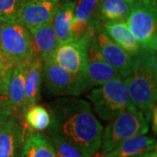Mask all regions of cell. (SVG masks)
Masks as SVG:
<instances>
[{"label": "cell", "instance_id": "1", "mask_svg": "<svg viewBox=\"0 0 157 157\" xmlns=\"http://www.w3.org/2000/svg\"><path fill=\"white\" fill-rule=\"evenodd\" d=\"M47 108L51 123L42 133L67 141L84 157H92L100 150L103 126L89 101L78 96L59 97L48 103Z\"/></svg>", "mask_w": 157, "mask_h": 157}, {"label": "cell", "instance_id": "2", "mask_svg": "<svg viewBox=\"0 0 157 157\" xmlns=\"http://www.w3.org/2000/svg\"><path fill=\"white\" fill-rule=\"evenodd\" d=\"M123 80L133 104L149 123L157 100L156 52L142 49L134 55L131 69Z\"/></svg>", "mask_w": 157, "mask_h": 157}, {"label": "cell", "instance_id": "3", "mask_svg": "<svg viewBox=\"0 0 157 157\" xmlns=\"http://www.w3.org/2000/svg\"><path fill=\"white\" fill-rule=\"evenodd\" d=\"M87 98L93 110L104 121H108L126 109L135 106L122 77L113 78L94 87Z\"/></svg>", "mask_w": 157, "mask_h": 157}, {"label": "cell", "instance_id": "4", "mask_svg": "<svg viewBox=\"0 0 157 157\" xmlns=\"http://www.w3.org/2000/svg\"><path fill=\"white\" fill-rule=\"evenodd\" d=\"M149 123L142 112L132 106L108 121L101 135L102 155L110 151L123 140L136 135H147Z\"/></svg>", "mask_w": 157, "mask_h": 157}, {"label": "cell", "instance_id": "5", "mask_svg": "<svg viewBox=\"0 0 157 157\" xmlns=\"http://www.w3.org/2000/svg\"><path fill=\"white\" fill-rule=\"evenodd\" d=\"M126 24L141 48L156 52L157 7L135 0L132 3Z\"/></svg>", "mask_w": 157, "mask_h": 157}, {"label": "cell", "instance_id": "6", "mask_svg": "<svg viewBox=\"0 0 157 157\" xmlns=\"http://www.w3.org/2000/svg\"><path fill=\"white\" fill-rule=\"evenodd\" d=\"M0 50L7 68L25 61L33 55L29 29L17 20L5 23L0 37Z\"/></svg>", "mask_w": 157, "mask_h": 157}, {"label": "cell", "instance_id": "7", "mask_svg": "<svg viewBox=\"0 0 157 157\" xmlns=\"http://www.w3.org/2000/svg\"><path fill=\"white\" fill-rule=\"evenodd\" d=\"M42 83L51 95L77 97L86 91L84 76L68 72L52 58L43 61Z\"/></svg>", "mask_w": 157, "mask_h": 157}, {"label": "cell", "instance_id": "8", "mask_svg": "<svg viewBox=\"0 0 157 157\" xmlns=\"http://www.w3.org/2000/svg\"><path fill=\"white\" fill-rule=\"evenodd\" d=\"M93 40L94 38L69 39L58 45L51 58L68 72L84 76L88 49Z\"/></svg>", "mask_w": 157, "mask_h": 157}, {"label": "cell", "instance_id": "9", "mask_svg": "<svg viewBox=\"0 0 157 157\" xmlns=\"http://www.w3.org/2000/svg\"><path fill=\"white\" fill-rule=\"evenodd\" d=\"M3 98H5L11 113L23 119L26 111L24 62L7 68L4 78Z\"/></svg>", "mask_w": 157, "mask_h": 157}, {"label": "cell", "instance_id": "10", "mask_svg": "<svg viewBox=\"0 0 157 157\" xmlns=\"http://www.w3.org/2000/svg\"><path fill=\"white\" fill-rule=\"evenodd\" d=\"M101 0H78L74 8L72 39L94 38L96 32L101 27L98 18V8Z\"/></svg>", "mask_w": 157, "mask_h": 157}, {"label": "cell", "instance_id": "11", "mask_svg": "<svg viewBox=\"0 0 157 157\" xmlns=\"http://www.w3.org/2000/svg\"><path fill=\"white\" fill-rule=\"evenodd\" d=\"M94 44L102 58L124 78L129 73L133 56L109 38L102 27L98 29L94 38Z\"/></svg>", "mask_w": 157, "mask_h": 157}, {"label": "cell", "instance_id": "12", "mask_svg": "<svg viewBox=\"0 0 157 157\" xmlns=\"http://www.w3.org/2000/svg\"><path fill=\"white\" fill-rule=\"evenodd\" d=\"M25 131L22 118L11 113L0 128V157H20Z\"/></svg>", "mask_w": 157, "mask_h": 157}, {"label": "cell", "instance_id": "13", "mask_svg": "<svg viewBox=\"0 0 157 157\" xmlns=\"http://www.w3.org/2000/svg\"><path fill=\"white\" fill-rule=\"evenodd\" d=\"M58 2L52 0H23L17 20L29 30L51 24Z\"/></svg>", "mask_w": 157, "mask_h": 157}, {"label": "cell", "instance_id": "14", "mask_svg": "<svg viewBox=\"0 0 157 157\" xmlns=\"http://www.w3.org/2000/svg\"><path fill=\"white\" fill-rule=\"evenodd\" d=\"M118 77H121V75L102 58L93 40L88 49L87 63L84 75L86 91Z\"/></svg>", "mask_w": 157, "mask_h": 157}, {"label": "cell", "instance_id": "15", "mask_svg": "<svg viewBox=\"0 0 157 157\" xmlns=\"http://www.w3.org/2000/svg\"><path fill=\"white\" fill-rule=\"evenodd\" d=\"M25 80L26 94V110L29 107L38 104L40 99L42 86L43 60L38 57L31 56L24 62Z\"/></svg>", "mask_w": 157, "mask_h": 157}, {"label": "cell", "instance_id": "16", "mask_svg": "<svg viewBox=\"0 0 157 157\" xmlns=\"http://www.w3.org/2000/svg\"><path fill=\"white\" fill-rule=\"evenodd\" d=\"M155 150V139L152 136L140 135L123 140L101 157H135Z\"/></svg>", "mask_w": 157, "mask_h": 157}, {"label": "cell", "instance_id": "17", "mask_svg": "<svg viewBox=\"0 0 157 157\" xmlns=\"http://www.w3.org/2000/svg\"><path fill=\"white\" fill-rule=\"evenodd\" d=\"M75 5L76 1L74 0H59L58 2L51 25L59 44L72 39L71 28Z\"/></svg>", "mask_w": 157, "mask_h": 157}, {"label": "cell", "instance_id": "18", "mask_svg": "<svg viewBox=\"0 0 157 157\" xmlns=\"http://www.w3.org/2000/svg\"><path fill=\"white\" fill-rule=\"evenodd\" d=\"M33 42V54L43 61L51 58L59 42L52 31L51 24L29 30Z\"/></svg>", "mask_w": 157, "mask_h": 157}, {"label": "cell", "instance_id": "19", "mask_svg": "<svg viewBox=\"0 0 157 157\" xmlns=\"http://www.w3.org/2000/svg\"><path fill=\"white\" fill-rule=\"evenodd\" d=\"M101 27L110 39L128 52L130 55L134 56L143 49L135 39L134 34L129 30L126 21L101 23Z\"/></svg>", "mask_w": 157, "mask_h": 157}, {"label": "cell", "instance_id": "20", "mask_svg": "<svg viewBox=\"0 0 157 157\" xmlns=\"http://www.w3.org/2000/svg\"><path fill=\"white\" fill-rule=\"evenodd\" d=\"M20 157H56V155L44 133L26 128Z\"/></svg>", "mask_w": 157, "mask_h": 157}, {"label": "cell", "instance_id": "21", "mask_svg": "<svg viewBox=\"0 0 157 157\" xmlns=\"http://www.w3.org/2000/svg\"><path fill=\"white\" fill-rule=\"evenodd\" d=\"M132 4L127 0H101L98 8V18L101 23L126 21Z\"/></svg>", "mask_w": 157, "mask_h": 157}, {"label": "cell", "instance_id": "22", "mask_svg": "<svg viewBox=\"0 0 157 157\" xmlns=\"http://www.w3.org/2000/svg\"><path fill=\"white\" fill-rule=\"evenodd\" d=\"M23 121L29 130L44 132L50 126V112L45 106L35 104L29 107L24 113Z\"/></svg>", "mask_w": 157, "mask_h": 157}, {"label": "cell", "instance_id": "23", "mask_svg": "<svg viewBox=\"0 0 157 157\" xmlns=\"http://www.w3.org/2000/svg\"><path fill=\"white\" fill-rule=\"evenodd\" d=\"M53 147L56 157H84L80 152L67 141L56 135H45Z\"/></svg>", "mask_w": 157, "mask_h": 157}, {"label": "cell", "instance_id": "24", "mask_svg": "<svg viewBox=\"0 0 157 157\" xmlns=\"http://www.w3.org/2000/svg\"><path fill=\"white\" fill-rule=\"evenodd\" d=\"M23 0H0V21L10 23L17 19V13Z\"/></svg>", "mask_w": 157, "mask_h": 157}, {"label": "cell", "instance_id": "25", "mask_svg": "<svg viewBox=\"0 0 157 157\" xmlns=\"http://www.w3.org/2000/svg\"><path fill=\"white\" fill-rule=\"evenodd\" d=\"M11 113H12L8 107V104L5 100V98L0 97V128Z\"/></svg>", "mask_w": 157, "mask_h": 157}, {"label": "cell", "instance_id": "26", "mask_svg": "<svg viewBox=\"0 0 157 157\" xmlns=\"http://www.w3.org/2000/svg\"><path fill=\"white\" fill-rule=\"evenodd\" d=\"M151 124L152 131L155 135H156L157 133V107L156 105L153 107L151 112V117H150V122Z\"/></svg>", "mask_w": 157, "mask_h": 157}, {"label": "cell", "instance_id": "27", "mask_svg": "<svg viewBox=\"0 0 157 157\" xmlns=\"http://www.w3.org/2000/svg\"><path fill=\"white\" fill-rule=\"evenodd\" d=\"M6 70H7V66L6 64V60L2 52L0 50V77L2 78H5Z\"/></svg>", "mask_w": 157, "mask_h": 157}, {"label": "cell", "instance_id": "28", "mask_svg": "<svg viewBox=\"0 0 157 157\" xmlns=\"http://www.w3.org/2000/svg\"><path fill=\"white\" fill-rule=\"evenodd\" d=\"M140 1H142L143 3L148 4V5H151L155 7H157V0H140Z\"/></svg>", "mask_w": 157, "mask_h": 157}, {"label": "cell", "instance_id": "29", "mask_svg": "<svg viewBox=\"0 0 157 157\" xmlns=\"http://www.w3.org/2000/svg\"><path fill=\"white\" fill-rule=\"evenodd\" d=\"M3 91H4V78L0 77V97H3Z\"/></svg>", "mask_w": 157, "mask_h": 157}, {"label": "cell", "instance_id": "30", "mask_svg": "<svg viewBox=\"0 0 157 157\" xmlns=\"http://www.w3.org/2000/svg\"><path fill=\"white\" fill-rule=\"evenodd\" d=\"M147 157H157L156 155V150L155 151H152L149 153V155H148V156Z\"/></svg>", "mask_w": 157, "mask_h": 157}, {"label": "cell", "instance_id": "31", "mask_svg": "<svg viewBox=\"0 0 157 157\" xmlns=\"http://www.w3.org/2000/svg\"><path fill=\"white\" fill-rule=\"evenodd\" d=\"M4 25H5V23L0 21V37H1V33H2V30H3V27H4Z\"/></svg>", "mask_w": 157, "mask_h": 157}, {"label": "cell", "instance_id": "32", "mask_svg": "<svg viewBox=\"0 0 157 157\" xmlns=\"http://www.w3.org/2000/svg\"><path fill=\"white\" fill-rule=\"evenodd\" d=\"M149 153H150V152L146 153V154H142V155H137V156H135V157H147L148 156V155H149Z\"/></svg>", "mask_w": 157, "mask_h": 157}, {"label": "cell", "instance_id": "33", "mask_svg": "<svg viewBox=\"0 0 157 157\" xmlns=\"http://www.w3.org/2000/svg\"><path fill=\"white\" fill-rule=\"evenodd\" d=\"M127 1H128V2H129V3H131V4H132V3H134V2H135V0H127Z\"/></svg>", "mask_w": 157, "mask_h": 157}, {"label": "cell", "instance_id": "34", "mask_svg": "<svg viewBox=\"0 0 157 157\" xmlns=\"http://www.w3.org/2000/svg\"><path fill=\"white\" fill-rule=\"evenodd\" d=\"M52 1H59V0H52Z\"/></svg>", "mask_w": 157, "mask_h": 157}]
</instances>
